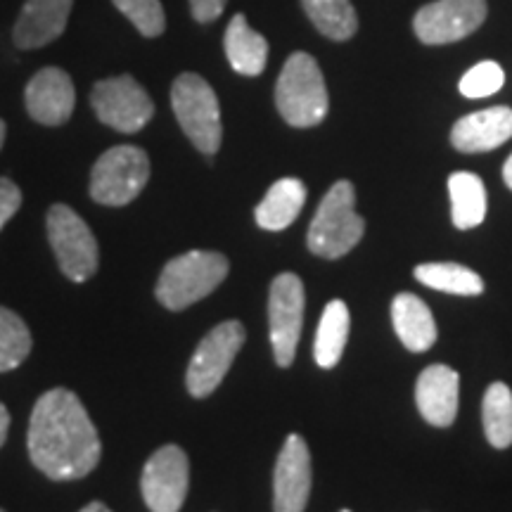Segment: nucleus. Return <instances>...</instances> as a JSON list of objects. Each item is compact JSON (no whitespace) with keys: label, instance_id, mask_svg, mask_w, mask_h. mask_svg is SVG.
<instances>
[{"label":"nucleus","instance_id":"nucleus-1","mask_svg":"<svg viewBox=\"0 0 512 512\" xmlns=\"http://www.w3.org/2000/svg\"><path fill=\"white\" fill-rule=\"evenodd\" d=\"M27 444L31 463L55 482L91 475L102 456L98 430L81 399L62 387L36 401Z\"/></svg>","mask_w":512,"mask_h":512},{"label":"nucleus","instance_id":"nucleus-2","mask_svg":"<svg viewBox=\"0 0 512 512\" xmlns=\"http://www.w3.org/2000/svg\"><path fill=\"white\" fill-rule=\"evenodd\" d=\"M275 105L290 126L311 128L328 117V88L309 53H292L275 83Z\"/></svg>","mask_w":512,"mask_h":512},{"label":"nucleus","instance_id":"nucleus-3","mask_svg":"<svg viewBox=\"0 0 512 512\" xmlns=\"http://www.w3.org/2000/svg\"><path fill=\"white\" fill-rule=\"evenodd\" d=\"M228 259L219 252L192 249L164 266L157 280V299L169 311H183L209 297L228 275Z\"/></svg>","mask_w":512,"mask_h":512},{"label":"nucleus","instance_id":"nucleus-4","mask_svg":"<svg viewBox=\"0 0 512 512\" xmlns=\"http://www.w3.org/2000/svg\"><path fill=\"white\" fill-rule=\"evenodd\" d=\"M366 221L356 214V190L349 181H337L323 197L309 226V249L323 259L349 254L363 238Z\"/></svg>","mask_w":512,"mask_h":512},{"label":"nucleus","instance_id":"nucleus-5","mask_svg":"<svg viewBox=\"0 0 512 512\" xmlns=\"http://www.w3.org/2000/svg\"><path fill=\"white\" fill-rule=\"evenodd\" d=\"M171 105H174L176 119L190 143L202 155H216L221 147L223 126L221 107L214 88L202 79L200 74L185 72L174 81L171 88Z\"/></svg>","mask_w":512,"mask_h":512},{"label":"nucleus","instance_id":"nucleus-6","mask_svg":"<svg viewBox=\"0 0 512 512\" xmlns=\"http://www.w3.org/2000/svg\"><path fill=\"white\" fill-rule=\"evenodd\" d=\"M150 181V157L136 145L107 150L91 171V197L105 207L133 202Z\"/></svg>","mask_w":512,"mask_h":512},{"label":"nucleus","instance_id":"nucleus-7","mask_svg":"<svg viewBox=\"0 0 512 512\" xmlns=\"http://www.w3.org/2000/svg\"><path fill=\"white\" fill-rule=\"evenodd\" d=\"M48 240L62 273L74 283H86L98 271V242L93 230L67 204L48 209Z\"/></svg>","mask_w":512,"mask_h":512},{"label":"nucleus","instance_id":"nucleus-8","mask_svg":"<svg viewBox=\"0 0 512 512\" xmlns=\"http://www.w3.org/2000/svg\"><path fill=\"white\" fill-rule=\"evenodd\" d=\"M242 344H245V328H242L240 320H226L202 339L200 347L192 354L188 375H185L188 392L195 399H204V396L216 392V387L233 366L235 356L240 354Z\"/></svg>","mask_w":512,"mask_h":512},{"label":"nucleus","instance_id":"nucleus-9","mask_svg":"<svg viewBox=\"0 0 512 512\" xmlns=\"http://www.w3.org/2000/svg\"><path fill=\"white\" fill-rule=\"evenodd\" d=\"M91 105L102 124L119 133H138L155 117V102L128 74L95 83Z\"/></svg>","mask_w":512,"mask_h":512},{"label":"nucleus","instance_id":"nucleus-10","mask_svg":"<svg viewBox=\"0 0 512 512\" xmlns=\"http://www.w3.org/2000/svg\"><path fill=\"white\" fill-rule=\"evenodd\" d=\"M304 302V283L299 275L283 273L273 280L271 297H268V323H271L273 356L280 368H290L297 356L304 325Z\"/></svg>","mask_w":512,"mask_h":512},{"label":"nucleus","instance_id":"nucleus-11","mask_svg":"<svg viewBox=\"0 0 512 512\" xmlns=\"http://www.w3.org/2000/svg\"><path fill=\"white\" fill-rule=\"evenodd\" d=\"M190 486V463L181 446H162L143 467L145 505L152 512H178L183 508Z\"/></svg>","mask_w":512,"mask_h":512},{"label":"nucleus","instance_id":"nucleus-12","mask_svg":"<svg viewBox=\"0 0 512 512\" xmlns=\"http://www.w3.org/2000/svg\"><path fill=\"white\" fill-rule=\"evenodd\" d=\"M486 0H434L413 17L415 34L425 46L463 41L482 27Z\"/></svg>","mask_w":512,"mask_h":512},{"label":"nucleus","instance_id":"nucleus-13","mask_svg":"<svg viewBox=\"0 0 512 512\" xmlns=\"http://www.w3.org/2000/svg\"><path fill=\"white\" fill-rule=\"evenodd\" d=\"M311 453L299 434H290L273 472V510L304 512L311 496Z\"/></svg>","mask_w":512,"mask_h":512},{"label":"nucleus","instance_id":"nucleus-14","mask_svg":"<svg viewBox=\"0 0 512 512\" xmlns=\"http://www.w3.org/2000/svg\"><path fill=\"white\" fill-rule=\"evenodd\" d=\"M29 117L43 126H62L74 114L76 91L69 74L60 67L41 69L24 91Z\"/></svg>","mask_w":512,"mask_h":512},{"label":"nucleus","instance_id":"nucleus-15","mask_svg":"<svg viewBox=\"0 0 512 512\" xmlns=\"http://www.w3.org/2000/svg\"><path fill=\"white\" fill-rule=\"evenodd\" d=\"M74 0H27L19 12L12 41L19 50H36L53 43L67 29Z\"/></svg>","mask_w":512,"mask_h":512},{"label":"nucleus","instance_id":"nucleus-16","mask_svg":"<svg viewBox=\"0 0 512 512\" xmlns=\"http://www.w3.org/2000/svg\"><path fill=\"white\" fill-rule=\"evenodd\" d=\"M458 392H460V375L444 363L422 370L415 384V401L430 425L448 427L458 415Z\"/></svg>","mask_w":512,"mask_h":512},{"label":"nucleus","instance_id":"nucleus-17","mask_svg":"<svg viewBox=\"0 0 512 512\" xmlns=\"http://www.w3.org/2000/svg\"><path fill=\"white\" fill-rule=\"evenodd\" d=\"M512 138V110L510 107H489L458 119L451 131V143L456 150L475 155L489 152L508 143Z\"/></svg>","mask_w":512,"mask_h":512},{"label":"nucleus","instance_id":"nucleus-18","mask_svg":"<svg viewBox=\"0 0 512 512\" xmlns=\"http://www.w3.org/2000/svg\"><path fill=\"white\" fill-rule=\"evenodd\" d=\"M392 323L403 347L415 354H422L437 342V323L434 316L418 294L403 292L392 302Z\"/></svg>","mask_w":512,"mask_h":512},{"label":"nucleus","instance_id":"nucleus-19","mask_svg":"<svg viewBox=\"0 0 512 512\" xmlns=\"http://www.w3.org/2000/svg\"><path fill=\"white\" fill-rule=\"evenodd\" d=\"M223 48L230 67L242 76H259L266 69L268 62V41L259 31L249 27L245 15H235L230 19Z\"/></svg>","mask_w":512,"mask_h":512},{"label":"nucleus","instance_id":"nucleus-20","mask_svg":"<svg viewBox=\"0 0 512 512\" xmlns=\"http://www.w3.org/2000/svg\"><path fill=\"white\" fill-rule=\"evenodd\" d=\"M306 202V185L299 178H283V181L273 183L271 190L256 207L254 216L264 230H285L297 221L299 211L304 209Z\"/></svg>","mask_w":512,"mask_h":512},{"label":"nucleus","instance_id":"nucleus-21","mask_svg":"<svg viewBox=\"0 0 512 512\" xmlns=\"http://www.w3.org/2000/svg\"><path fill=\"white\" fill-rule=\"evenodd\" d=\"M351 328V316L347 304L342 299H332L325 306L323 316H320L318 330H316V344H313V356L320 368L330 370L339 363V358L344 354L349 339Z\"/></svg>","mask_w":512,"mask_h":512},{"label":"nucleus","instance_id":"nucleus-22","mask_svg":"<svg viewBox=\"0 0 512 512\" xmlns=\"http://www.w3.org/2000/svg\"><path fill=\"white\" fill-rule=\"evenodd\" d=\"M448 195L456 228L470 230L482 226L486 219V188L482 178L470 171H456L448 176Z\"/></svg>","mask_w":512,"mask_h":512},{"label":"nucleus","instance_id":"nucleus-23","mask_svg":"<svg viewBox=\"0 0 512 512\" xmlns=\"http://www.w3.org/2000/svg\"><path fill=\"white\" fill-rule=\"evenodd\" d=\"M415 278L422 285L446 294H460V297H477L484 292V280L472 268L453 264V261H439V264H420L415 268Z\"/></svg>","mask_w":512,"mask_h":512},{"label":"nucleus","instance_id":"nucleus-24","mask_svg":"<svg viewBox=\"0 0 512 512\" xmlns=\"http://www.w3.org/2000/svg\"><path fill=\"white\" fill-rule=\"evenodd\" d=\"M306 15L330 41H349L358 31V15L351 0H302Z\"/></svg>","mask_w":512,"mask_h":512},{"label":"nucleus","instance_id":"nucleus-25","mask_svg":"<svg viewBox=\"0 0 512 512\" xmlns=\"http://www.w3.org/2000/svg\"><path fill=\"white\" fill-rule=\"evenodd\" d=\"M484 434L494 448L512 444V392L508 384L494 382L486 389L482 401Z\"/></svg>","mask_w":512,"mask_h":512},{"label":"nucleus","instance_id":"nucleus-26","mask_svg":"<svg viewBox=\"0 0 512 512\" xmlns=\"http://www.w3.org/2000/svg\"><path fill=\"white\" fill-rule=\"evenodd\" d=\"M31 351V332L15 311L0 306V373L22 366Z\"/></svg>","mask_w":512,"mask_h":512},{"label":"nucleus","instance_id":"nucleus-27","mask_svg":"<svg viewBox=\"0 0 512 512\" xmlns=\"http://www.w3.org/2000/svg\"><path fill=\"white\" fill-rule=\"evenodd\" d=\"M117 10L136 27L145 38H157L164 34L166 17L159 0H112Z\"/></svg>","mask_w":512,"mask_h":512},{"label":"nucleus","instance_id":"nucleus-28","mask_svg":"<svg viewBox=\"0 0 512 512\" xmlns=\"http://www.w3.org/2000/svg\"><path fill=\"white\" fill-rule=\"evenodd\" d=\"M505 83V72L501 64L486 60L479 62L460 79V93L470 100L489 98V95L498 93Z\"/></svg>","mask_w":512,"mask_h":512},{"label":"nucleus","instance_id":"nucleus-29","mask_svg":"<svg viewBox=\"0 0 512 512\" xmlns=\"http://www.w3.org/2000/svg\"><path fill=\"white\" fill-rule=\"evenodd\" d=\"M19 207H22V190L10 178H0V230L17 214Z\"/></svg>","mask_w":512,"mask_h":512},{"label":"nucleus","instance_id":"nucleus-30","mask_svg":"<svg viewBox=\"0 0 512 512\" xmlns=\"http://www.w3.org/2000/svg\"><path fill=\"white\" fill-rule=\"evenodd\" d=\"M226 5L228 0H190L192 17L200 24L216 22L223 15V10H226Z\"/></svg>","mask_w":512,"mask_h":512},{"label":"nucleus","instance_id":"nucleus-31","mask_svg":"<svg viewBox=\"0 0 512 512\" xmlns=\"http://www.w3.org/2000/svg\"><path fill=\"white\" fill-rule=\"evenodd\" d=\"M8 430H10V413L8 408L0 403V448H3L5 439H8Z\"/></svg>","mask_w":512,"mask_h":512},{"label":"nucleus","instance_id":"nucleus-32","mask_svg":"<svg viewBox=\"0 0 512 512\" xmlns=\"http://www.w3.org/2000/svg\"><path fill=\"white\" fill-rule=\"evenodd\" d=\"M503 181L512 190V155L508 157V162H505V166H503Z\"/></svg>","mask_w":512,"mask_h":512},{"label":"nucleus","instance_id":"nucleus-33","mask_svg":"<svg viewBox=\"0 0 512 512\" xmlns=\"http://www.w3.org/2000/svg\"><path fill=\"white\" fill-rule=\"evenodd\" d=\"M81 512H112V510L107 508L105 503H100V501H93V503H88L86 508H83Z\"/></svg>","mask_w":512,"mask_h":512},{"label":"nucleus","instance_id":"nucleus-34","mask_svg":"<svg viewBox=\"0 0 512 512\" xmlns=\"http://www.w3.org/2000/svg\"><path fill=\"white\" fill-rule=\"evenodd\" d=\"M5 133H8V126H5V121L0 119V147L5 143Z\"/></svg>","mask_w":512,"mask_h":512},{"label":"nucleus","instance_id":"nucleus-35","mask_svg":"<svg viewBox=\"0 0 512 512\" xmlns=\"http://www.w3.org/2000/svg\"><path fill=\"white\" fill-rule=\"evenodd\" d=\"M342 512H351V510H342Z\"/></svg>","mask_w":512,"mask_h":512},{"label":"nucleus","instance_id":"nucleus-36","mask_svg":"<svg viewBox=\"0 0 512 512\" xmlns=\"http://www.w3.org/2000/svg\"><path fill=\"white\" fill-rule=\"evenodd\" d=\"M0 512H5V510H0Z\"/></svg>","mask_w":512,"mask_h":512}]
</instances>
